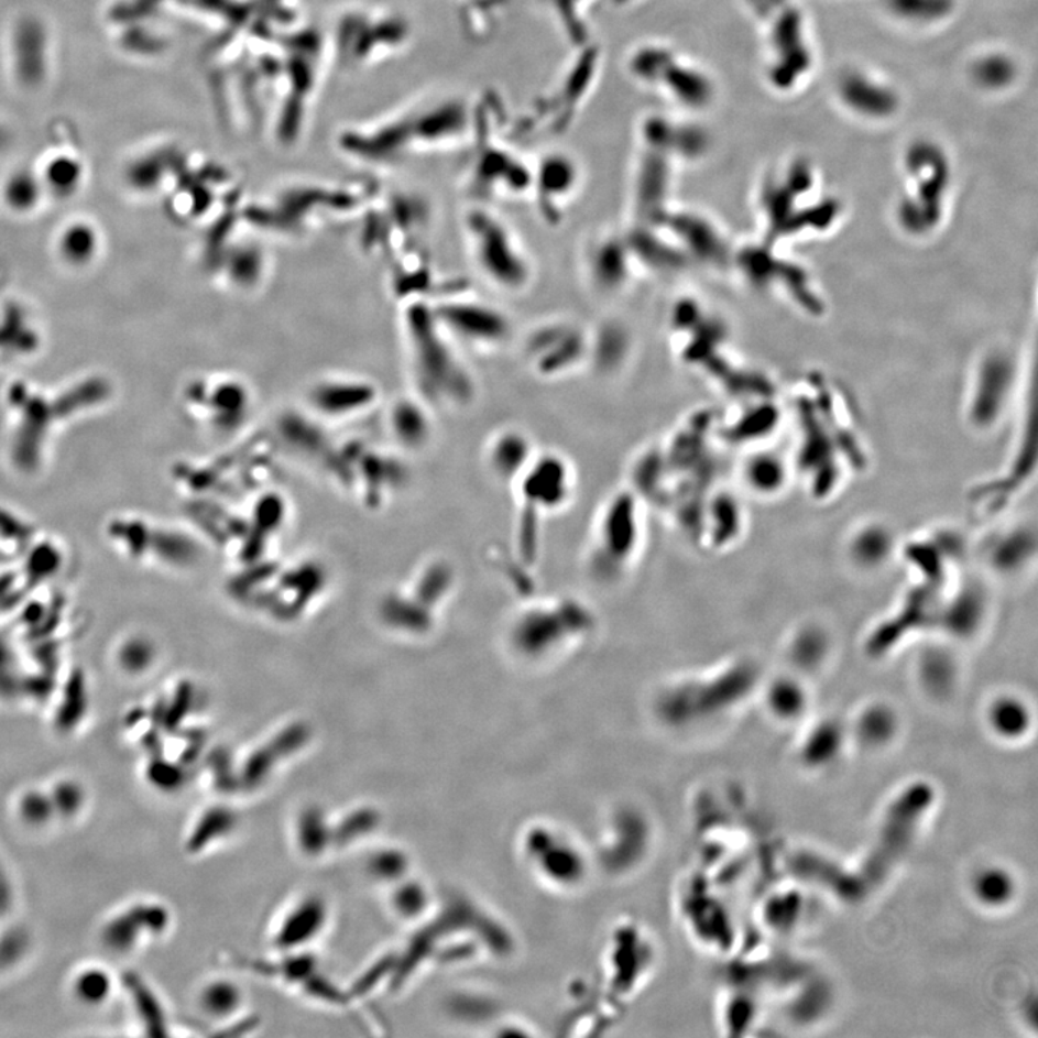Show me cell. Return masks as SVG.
<instances>
[{
  "instance_id": "6da1fadb",
  "label": "cell",
  "mask_w": 1038,
  "mask_h": 1038,
  "mask_svg": "<svg viewBox=\"0 0 1038 1038\" xmlns=\"http://www.w3.org/2000/svg\"><path fill=\"white\" fill-rule=\"evenodd\" d=\"M932 802L933 790L926 784L910 786L898 796L884 818L876 844L855 872H849L830 860L811 853L790 856V872L826 888L842 900H863L876 892L900 863Z\"/></svg>"
},
{
  "instance_id": "7a4b0ae2",
  "label": "cell",
  "mask_w": 1038,
  "mask_h": 1038,
  "mask_svg": "<svg viewBox=\"0 0 1038 1038\" xmlns=\"http://www.w3.org/2000/svg\"><path fill=\"white\" fill-rule=\"evenodd\" d=\"M626 69L633 83L671 107V113H700L711 105L715 86L710 74L667 42L648 41L627 55Z\"/></svg>"
},
{
  "instance_id": "3957f363",
  "label": "cell",
  "mask_w": 1038,
  "mask_h": 1038,
  "mask_svg": "<svg viewBox=\"0 0 1038 1038\" xmlns=\"http://www.w3.org/2000/svg\"><path fill=\"white\" fill-rule=\"evenodd\" d=\"M467 230L479 272L498 291L520 293L533 281V263L509 222L488 208H474Z\"/></svg>"
},
{
  "instance_id": "277c9868",
  "label": "cell",
  "mask_w": 1038,
  "mask_h": 1038,
  "mask_svg": "<svg viewBox=\"0 0 1038 1038\" xmlns=\"http://www.w3.org/2000/svg\"><path fill=\"white\" fill-rule=\"evenodd\" d=\"M590 342L589 335L575 324H544L528 338V361L543 376L569 374L588 360Z\"/></svg>"
},
{
  "instance_id": "5b68a950",
  "label": "cell",
  "mask_w": 1038,
  "mask_h": 1038,
  "mask_svg": "<svg viewBox=\"0 0 1038 1038\" xmlns=\"http://www.w3.org/2000/svg\"><path fill=\"white\" fill-rule=\"evenodd\" d=\"M581 170L579 163L566 153L554 152L533 166L531 194L537 199L539 211L548 221L560 217L562 207L579 194Z\"/></svg>"
},
{
  "instance_id": "8992f818",
  "label": "cell",
  "mask_w": 1038,
  "mask_h": 1038,
  "mask_svg": "<svg viewBox=\"0 0 1038 1038\" xmlns=\"http://www.w3.org/2000/svg\"><path fill=\"white\" fill-rule=\"evenodd\" d=\"M441 320L451 332L478 348H500L510 341L512 325L504 312L489 305L460 304L446 307Z\"/></svg>"
},
{
  "instance_id": "52a82bcc",
  "label": "cell",
  "mask_w": 1038,
  "mask_h": 1038,
  "mask_svg": "<svg viewBox=\"0 0 1038 1038\" xmlns=\"http://www.w3.org/2000/svg\"><path fill=\"white\" fill-rule=\"evenodd\" d=\"M630 241L616 236L594 240L586 254L591 286L603 295H618L631 281L635 267Z\"/></svg>"
},
{
  "instance_id": "ba28073f",
  "label": "cell",
  "mask_w": 1038,
  "mask_h": 1038,
  "mask_svg": "<svg viewBox=\"0 0 1038 1038\" xmlns=\"http://www.w3.org/2000/svg\"><path fill=\"white\" fill-rule=\"evenodd\" d=\"M897 550L895 531L883 521H867L851 531L845 553L856 570L876 572L886 569Z\"/></svg>"
},
{
  "instance_id": "9c48e42d",
  "label": "cell",
  "mask_w": 1038,
  "mask_h": 1038,
  "mask_svg": "<svg viewBox=\"0 0 1038 1038\" xmlns=\"http://www.w3.org/2000/svg\"><path fill=\"white\" fill-rule=\"evenodd\" d=\"M832 636L826 626L819 623H802L790 633L786 641L785 656L788 659V669L811 678L818 675L831 663Z\"/></svg>"
},
{
  "instance_id": "30bf717a",
  "label": "cell",
  "mask_w": 1038,
  "mask_h": 1038,
  "mask_svg": "<svg viewBox=\"0 0 1038 1038\" xmlns=\"http://www.w3.org/2000/svg\"><path fill=\"white\" fill-rule=\"evenodd\" d=\"M915 678L930 697L944 698L962 681V665L953 646L928 645L917 655Z\"/></svg>"
},
{
  "instance_id": "8fae6325",
  "label": "cell",
  "mask_w": 1038,
  "mask_h": 1038,
  "mask_svg": "<svg viewBox=\"0 0 1038 1038\" xmlns=\"http://www.w3.org/2000/svg\"><path fill=\"white\" fill-rule=\"evenodd\" d=\"M520 481H523L529 498L538 500L544 506H556L569 495L570 467L558 455L534 456Z\"/></svg>"
},
{
  "instance_id": "7c38bea8",
  "label": "cell",
  "mask_w": 1038,
  "mask_h": 1038,
  "mask_svg": "<svg viewBox=\"0 0 1038 1038\" xmlns=\"http://www.w3.org/2000/svg\"><path fill=\"white\" fill-rule=\"evenodd\" d=\"M988 613V599L985 591L975 584L963 588L952 599L944 616V626L949 637L958 641H970L977 636Z\"/></svg>"
},
{
  "instance_id": "4fadbf2b",
  "label": "cell",
  "mask_w": 1038,
  "mask_h": 1038,
  "mask_svg": "<svg viewBox=\"0 0 1038 1038\" xmlns=\"http://www.w3.org/2000/svg\"><path fill=\"white\" fill-rule=\"evenodd\" d=\"M808 681L790 669L771 678L765 690L766 707L771 714L785 721L799 719L809 707Z\"/></svg>"
},
{
  "instance_id": "5bb4252c",
  "label": "cell",
  "mask_w": 1038,
  "mask_h": 1038,
  "mask_svg": "<svg viewBox=\"0 0 1038 1038\" xmlns=\"http://www.w3.org/2000/svg\"><path fill=\"white\" fill-rule=\"evenodd\" d=\"M528 436L516 428L498 431L489 446V463L498 477L520 478L534 458Z\"/></svg>"
},
{
  "instance_id": "9a60e30c",
  "label": "cell",
  "mask_w": 1038,
  "mask_h": 1038,
  "mask_svg": "<svg viewBox=\"0 0 1038 1038\" xmlns=\"http://www.w3.org/2000/svg\"><path fill=\"white\" fill-rule=\"evenodd\" d=\"M986 721L999 737L1016 740L1030 729V707L1016 692H1001L990 701Z\"/></svg>"
},
{
  "instance_id": "2e32d148",
  "label": "cell",
  "mask_w": 1038,
  "mask_h": 1038,
  "mask_svg": "<svg viewBox=\"0 0 1038 1038\" xmlns=\"http://www.w3.org/2000/svg\"><path fill=\"white\" fill-rule=\"evenodd\" d=\"M744 485L761 498H775L785 491L789 481V470L774 454H757L743 465Z\"/></svg>"
},
{
  "instance_id": "e0dca14e",
  "label": "cell",
  "mask_w": 1038,
  "mask_h": 1038,
  "mask_svg": "<svg viewBox=\"0 0 1038 1038\" xmlns=\"http://www.w3.org/2000/svg\"><path fill=\"white\" fill-rule=\"evenodd\" d=\"M548 13L562 36L576 48L590 44L584 12L591 0H534Z\"/></svg>"
},
{
  "instance_id": "ac0fdd59",
  "label": "cell",
  "mask_w": 1038,
  "mask_h": 1038,
  "mask_svg": "<svg viewBox=\"0 0 1038 1038\" xmlns=\"http://www.w3.org/2000/svg\"><path fill=\"white\" fill-rule=\"evenodd\" d=\"M898 719L886 702H873L865 707L856 720V735L868 746L887 743L897 732Z\"/></svg>"
},
{
  "instance_id": "d6986e66",
  "label": "cell",
  "mask_w": 1038,
  "mask_h": 1038,
  "mask_svg": "<svg viewBox=\"0 0 1038 1038\" xmlns=\"http://www.w3.org/2000/svg\"><path fill=\"white\" fill-rule=\"evenodd\" d=\"M841 91L844 92L845 100L856 110L865 113L884 114L891 111L893 106L892 96L886 88L873 83L864 76H851L845 78Z\"/></svg>"
},
{
  "instance_id": "ffe728a7",
  "label": "cell",
  "mask_w": 1038,
  "mask_h": 1038,
  "mask_svg": "<svg viewBox=\"0 0 1038 1038\" xmlns=\"http://www.w3.org/2000/svg\"><path fill=\"white\" fill-rule=\"evenodd\" d=\"M842 733L840 725L835 723H823L809 735L804 746L805 758L813 765L826 763L828 758L835 756L838 749L842 743Z\"/></svg>"
},
{
  "instance_id": "44dd1931",
  "label": "cell",
  "mask_w": 1038,
  "mask_h": 1038,
  "mask_svg": "<svg viewBox=\"0 0 1038 1038\" xmlns=\"http://www.w3.org/2000/svg\"><path fill=\"white\" fill-rule=\"evenodd\" d=\"M975 893L982 903L1001 906L1012 898L1014 884L1012 877L1001 870H986L975 882Z\"/></svg>"
},
{
  "instance_id": "7402d4cb",
  "label": "cell",
  "mask_w": 1038,
  "mask_h": 1038,
  "mask_svg": "<svg viewBox=\"0 0 1038 1038\" xmlns=\"http://www.w3.org/2000/svg\"><path fill=\"white\" fill-rule=\"evenodd\" d=\"M459 2L465 15L473 22L470 28L474 32L485 34L492 30L495 22L500 21L502 13L511 7L514 0H459Z\"/></svg>"
},
{
  "instance_id": "603a6c76",
  "label": "cell",
  "mask_w": 1038,
  "mask_h": 1038,
  "mask_svg": "<svg viewBox=\"0 0 1038 1038\" xmlns=\"http://www.w3.org/2000/svg\"><path fill=\"white\" fill-rule=\"evenodd\" d=\"M977 83L988 88H1001L1013 80L1014 67L1007 58L994 55L980 59L974 67Z\"/></svg>"
},
{
  "instance_id": "cb8c5ba5",
  "label": "cell",
  "mask_w": 1038,
  "mask_h": 1038,
  "mask_svg": "<svg viewBox=\"0 0 1038 1038\" xmlns=\"http://www.w3.org/2000/svg\"><path fill=\"white\" fill-rule=\"evenodd\" d=\"M320 917H323V910L318 905L312 903V905L305 906L304 909L299 910V914L292 917L286 928L283 929L282 942L292 944L309 938L310 933H314L318 928Z\"/></svg>"
},
{
  "instance_id": "d4e9b609",
  "label": "cell",
  "mask_w": 1038,
  "mask_h": 1038,
  "mask_svg": "<svg viewBox=\"0 0 1038 1038\" xmlns=\"http://www.w3.org/2000/svg\"><path fill=\"white\" fill-rule=\"evenodd\" d=\"M96 240L90 230L84 227H73L63 236L62 250L69 262L83 263L91 259L95 253Z\"/></svg>"
},
{
  "instance_id": "484cf974",
  "label": "cell",
  "mask_w": 1038,
  "mask_h": 1038,
  "mask_svg": "<svg viewBox=\"0 0 1038 1038\" xmlns=\"http://www.w3.org/2000/svg\"><path fill=\"white\" fill-rule=\"evenodd\" d=\"M138 929H141V925H139L138 917L132 911L129 916L120 917L119 920L109 926L106 932L107 943L114 949L129 948L136 938Z\"/></svg>"
},
{
  "instance_id": "4316f807",
  "label": "cell",
  "mask_w": 1038,
  "mask_h": 1038,
  "mask_svg": "<svg viewBox=\"0 0 1038 1038\" xmlns=\"http://www.w3.org/2000/svg\"><path fill=\"white\" fill-rule=\"evenodd\" d=\"M129 985L133 991L138 1007L141 1008L144 1021L147 1023L149 1028L156 1030L155 1035H160L163 1024L161 1009L157 1007L156 1001L153 999L152 994L147 993L146 988L141 985V982L134 980L133 982H129Z\"/></svg>"
},
{
  "instance_id": "83f0119b",
  "label": "cell",
  "mask_w": 1038,
  "mask_h": 1038,
  "mask_svg": "<svg viewBox=\"0 0 1038 1038\" xmlns=\"http://www.w3.org/2000/svg\"><path fill=\"white\" fill-rule=\"evenodd\" d=\"M110 982L109 977L102 975L101 972H88V974L80 977L77 984V993L80 994V997L90 1003H97L106 997L109 993Z\"/></svg>"
},
{
  "instance_id": "f1b7e54d",
  "label": "cell",
  "mask_w": 1038,
  "mask_h": 1038,
  "mask_svg": "<svg viewBox=\"0 0 1038 1038\" xmlns=\"http://www.w3.org/2000/svg\"><path fill=\"white\" fill-rule=\"evenodd\" d=\"M53 804L40 794L28 795L22 802V813L28 821L40 823L44 822L53 811Z\"/></svg>"
},
{
  "instance_id": "f546056e",
  "label": "cell",
  "mask_w": 1038,
  "mask_h": 1038,
  "mask_svg": "<svg viewBox=\"0 0 1038 1038\" xmlns=\"http://www.w3.org/2000/svg\"><path fill=\"white\" fill-rule=\"evenodd\" d=\"M207 1005L212 1012L222 1013L230 1009L236 1003L234 991L225 985L214 986L207 994Z\"/></svg>"
},
{
  "instance_id": "4dcf8cb0",
  "label": "cell",
  "mask_w": 1038,
  "mask_h": 1038,
  "mask_svg": "<svg viewBox=\"0 0 1038 1038\" xmlns=\"http://www.w3.org/2000/svg\"><path fill=\"white\" fill-rule=\"evenodd\" d=\"M205 819H207V821H204L201 823V828H199V831L193 838L194 846H199L204 844V841L207 840V838L209 840V838L218 834V831H217L218 828H221V830H225L228 823V817L226 813H222V812L211 813L209 815L208 818H205Z\"/></svg>"
},
{
  "instance_id": "1f68e13d",
  "label": "cell",
  "mask_w": 1038,
  "mask_h": 1038,
  "mask_svg": "<svg viewBox=\"0 0 1038 1038\" xmlns=\"http://www.w3.org/2000/svg\"><path fill=\"white\" fill-rule=\"evenodd\" d=\"M81 802L80 790L74 785H63L55 793V805L65 813L76 811Z\"/></svg>"
},
{
  "instance_id": "d6a6232c",
  "label": "cell",
  "mask_w": 1038,
  "mask_h": 1038,
  "mask_svg": "<svg viewBox=\"0 0 1038 1038\" xmlns=\"http://www.w3.org/2000/svg\"><path fill=\"white\" fill-rule=\"evenodd\" d=\"M178 776L179 775L176 774L175 769H172V767L171 769H167L165 766L153 767L151 774L152 780L155 782V784L163 786V788H172V786H175L176 780H178Z\"/></svg>"
},
{
  "instance_id": "836d02e7",
  "label": "cell",
  "mask_w": 1038,
  "mask_h": 1038,
  "mask_svg": "<svg viewBox=\"0 0 1038 1038\" xmlns=\"http://www.w3.org/2000/svg\"><path fill=\"white\" fill-rule=\"evenodd\" d=\"M402 864L403 861L398 855H384L380 856L379 861H376L375 868L380 874H387V876L393 874L394 876V874H397L400 870L403 868Z\"/></svg>"
},
{
  "instance_id": "e575fe53",
  "label": "cell",
  "mask_w": 1038,
  "mask_h": 1038,
  "mask_svg": "<svg viewBox=\"0 0 1038 1038\" xmlns=\"http://www.w3.org/2000/svg\"><path fill=\"white\" fill-rule=\"evenodd\" d=\"M398 905L404 911L417 910L418 906L422 905L420 892L413 887L403 891L402 895L398 897Z\"/></svg>"
},
{
  "instance_id": "d590c367",
  "label": "cell",
  "mask_w": 1038,
  "mask_h": 1038,
  "mask_svg": "<svg viewBox=\"0 0 1038 1038\" xmlns=\"http://www.w3.org/2000/svg\"><path fill=\"white\" fill-rule=\"evenodd\" d=\"M368 819H371V815H362V817L358 819V827H360L361 822L368 821ZM342 834L347 838L358 834L356 823H353V821H349L348 826L342 828Z\"/></svg>"
},
{
  "instance_id": "8d00e7d4",
  "label": "cell",
  "mask_w": 1038,
  "mask_h": 1038,
  "mask_svg": "<svg viewBox=\"0 0 1038 1038\" xmlns=\"http://www.w3.org/2000/svg\"><path fill=\"white\" fill-rule=\"evenodd\" d=\"M614 7L626 8L632 7V4L644 2V0H609Z\"/></svg>"
}]
</instances>
